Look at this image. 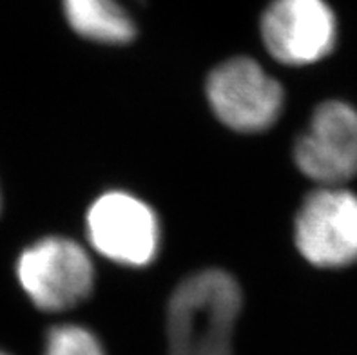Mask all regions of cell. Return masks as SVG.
<instances>
[{
    "instance_id": "obj_1",
    "label": "cell",
    "mask_w": 357,
    "mask_h": 355,
    "mask_svg": "<svg viewBox=\"0 0 357 355\" xmlns=\"http://www.w3.org/2000/svg\"><path fill=\"white\" fill-rule=\"evenodd\" d=\"M241 306L243 294L229 272L205 269L190 274L169 299V355H232Z\"/></svg>"
},
{
    "instance_id": "obj_2",
    "label": "cell",
    "mask_w": 357,
    "mask_h": 355,
    "mask_svg": "<svg viewBox=\"0 0 357 355\" xmlns=\"http://www.w3.org/2000/svg\"><path fill=\"white\" fill-rule=\"evenodd\" d=\"M17 279L38 310L62 312L91 296L95 266L77 241L50 236L24 248L17 261Z\"/></svg>"
},
{
    "instance_id": "obj_3",
    "label": "cell",
    "mask_w": 357,
    "mask_h": 355,
    "mask_svg": "<svg viewBox=\"0 0 357 355\" xmlns=\"http://www.w3.org/2000/svg\"><path fill=\"white\" fill-rule=\"evenodd\" d=\"M205 93L218 120L245 135L271 129L285 107L280 82L249 56L229 59L214 68Z\"/></svg>"
},
{
    "instance_id": "obj_4",
    "label": "cell",
    "mask_w": 357,
    "mask_h": 355,
    "mask_svg": "<svg viewBox=\"0 0 357 355\" xmlns=\"http://www.w3.org/2000/svg\"><path fill=\"white\" fill-rule=\"evenodd\" d=\"M87 236L96 252L123 266L151 265L160 248L156 212L129 192L102 194L87 212Z\"/></svg>"
},
{
    "instance_id": "obj_5",
    "label": "cell",
    "mask_w": 357,
    "mask_h": 355,
    "mask_svg": "<svg viewBox=\"0 0 357 355\" xmlns=\"http://www.w3.org/2000/svg\"><path fill=\"white\" fill-rule=\"evenodd\" d=\"M299 254L321 269H343L357 261V196L340 187L308 194L294 221Z\"/></svg>"
},
{
    "instance_id": "obj_6",
    "label": "cell",
    "mask_w": 357,
    "mask_h": 355,
    "mask_svg": "<svg viewBox=\"0 0 357 355\" xmlns=\"http://www.w3.org/2000/svg\"><path fill=\"white\" fill-rule=\"evenodd\" d=\"M265 50L285 66L326 59L337 40V20L326 0H272L259 20Z\"/></svg>"
},
{
    "instance_id": "obj_7",
    "label": "cell",
    "mask_w": 357,
    "mask_h": 355,
    "mask_svg": "<svg viewBox=\"0 0 357 355\" xmlns=\"http://www.w3.org/2000/svg\"><path fill=\"white\" fill-rule=\"evenodd\" d=\"M294 163L323 187H340L357 176V109L328 100L317 105L294 144Z\"/></svg>"
},
{
    "instance_id": "obj_8",
    "label": "cell",
    "mask_w": 357,
    "mask_h": 355,
    "mask_svg": "<svg viewBox=\"0 0 357 355\" xmlns=\"http://www.w3.org/2000/svg\"><path fill=\"white\" fill-rule=\"evenodd\" d=\"M66 22L86 40L126 45L136 36V26L116 0H62Z\"/></svg>"
},
{
    "instance_id": "obj_9",
    "label": "cell",
    "mask_w": 357,
    "mask_h": 355,
    "mask_svg": "<svg viewBox=\"0 0 357 355\" xmlns=\"http://www.w3.org/2000/svg\"><path fill=\"white\" fill-rule=\"evenodd\" d=\"M42 355H105V350L86 326L59 324L45 333Z\"/></svg>"
},
{
    "instance_id": "obj_10",
    "label": "cell",
    "mask_w": 357,
    "mask_h": 355,
    "mask_svg": "<svg viewBox=\"0 0 357 355\" xmlns=\"http://www.w3.org/2000/svg\"><path fill=\"white\" fill-rule=\"evenodd\" d=\"M0 355H9V354H6V352H0Z\"/></svg>"
},
{
    "instance_id": "obj_11",
    "label": "cell",
    "mask_w": 357,
    "mask_h": 355,
    "mask_svg": "<svg viewBox=\"0 0 357 355\" xmlns=\"http://www.w3.org/2000/svg\"><path fill=\"white\" fill-rule=\"evenodd\" d=\"M0 207H2V198H0Z\"/></svg>"
}]
</instances>
